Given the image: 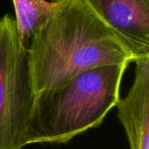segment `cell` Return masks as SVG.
<instances>
[{"label":"cell","mask_w":149,"mask_h":149,"mask_svg":"<svg viewBox=\"0 0 149 149\" xmlns=\"http://www.w3.org/2000/svg\"><path fill=\"white\" fill-rule=\"evenodd\" d=\"M52 1L51 14L27 48L34 93L94 67L134 62L119 36L82 2Z\"/></svg>","instance_id":"6da1fadb"},{"label":"cell","mask_w":149,"mask_h":149,"mask_svg":"<svg viewBox=\"0 0 149 149\" xmlns=\"http://www.w3.org/2000/svg\"><path fill=\"white\" fill-rule=\"evenodd\" d=\"M129 64L94 67L58 86L34 94L27 127L29 144L66 143L100 126L120 99Z\"/></svg>","instance_id":"7a4b0ae2"},{"label":"cell","mask_w":149,"mask_h":149,"mask_svg":"<svg viewBox=\"0 0 149 149\" xmlns=\"http://www.w3.org/2000/svg\"><path fill=\"white\" fill-rule=\"evenodd\" d=\"M27 47L15 18H0V149L27 145V127L34 99Z\"/></svg>","instance_id":"3957f363"},{"label":"cell","mask_w":149,"mask_h":149,"mask_svg":"<svg viewBox=\"0 0 149 149\" xmlns=\"http://www.w3.org/2000/svg\"><path fill=\"white\" fill-rule=\"evenodd\" d=\"M122 40L134 61L149 58V0H79Z\"/></svg>","instance_id":"277c9868"},{"label":"cell","mask_w":149,"mask_h":149,"mask_svg":"<svg viewBox=\"0 0 149 149\" xmlns=\"http://www.w3.org/2000/svg\"><path fill=\"white\" fill-rule=\"evenodd\" d=\"M135 76L128 93L115 107L130 149H149V58L135 61Z\"/></svg>","instance_id":"5b68a950"},{"label":"cell","mask_w":149,"mask_h":149,"mask_svg":"<svg viewBox=\"0 0 149 149\" xmlns=\"http://www.w3.org/2000/svg\"><path fill=\"white\" fill-rule=\"evenodd\" d=\"M15 21L21 42L26 46L51 14L54 3L46 0H12Z\"/></svg>","instance_id":"8992f818"}]
</instances>
